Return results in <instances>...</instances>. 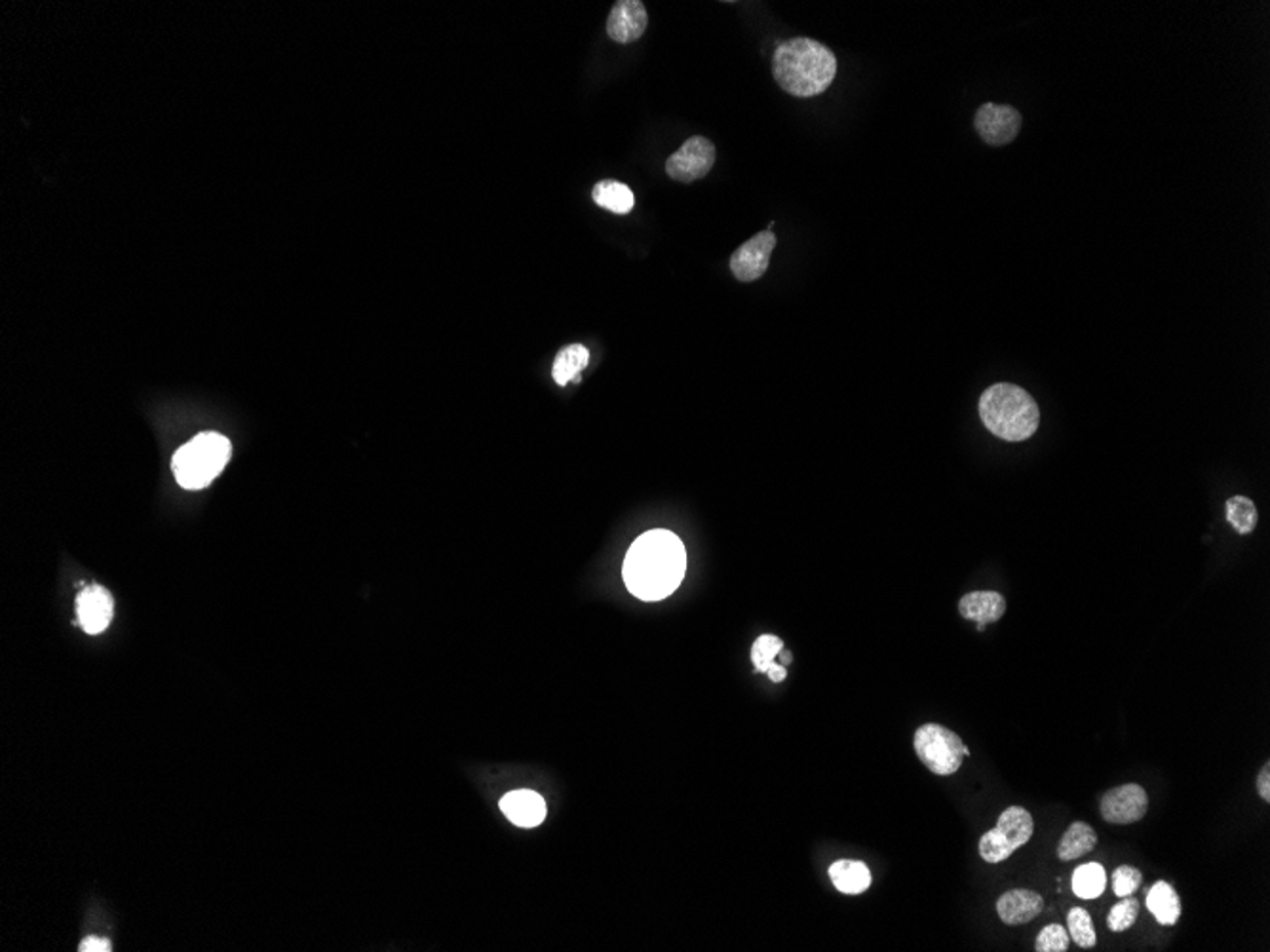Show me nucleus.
<instances>
[{
	"instance_id": "1",
	"label": "nucleus",
	"mask_w": 1270,
	"mask_h": 952,
	"mask_svg": "<svg viewBox=\"0 0 1270 952\" xmlns=\"http://www.w3.org/2000/svg\"><path fill=\"white\" fill-rule=\"evenodd\" d=\"M687 554L681 538L666 528H655L630 546L622 578L626 588L641 601L666 599L685 578Z\"/></svg>"
},
{
	"instance_id": "2",
	"label": "nucleus",
	"mask_w": 1270,
	"mask_h": 952,
	"mask_svg": "<svg viewBox=\"0 0 1270 952\" xmlns=\"http://www.w3.org/2000/svg\"><path fill=\"white\" fill-rule=\"evenodd\" d=\"M836 74V54L814 38H792L774 50L772 76L794 98H816L824 94Z\"/></svg>"
},
{
	"instance_id": "3",
	"label": "nucleus",
	"mask_w": 1270,
	"mask_h": 952,
	"mask_svg": "<svg viewBox=\"0 0 1270 952\" xmlns=\"http://www.w3.org/2000/svg\"><path fill=\"white\" fill-rule=\"evenodd\" d=\"M979 419L983 427L1004 441H1025L1040 425L1035 399L1021 386L993 385L979 397Z\"/></svg>"
},
{
	"instance_id": "4",
	"label": "nucleus",
	"mask_w": 1270,
	"mask_h": 952,
	"mask_svg": "<svg viewBox=\"0 0 1270 952\" xmlns=\"http://www.w3.org/2000/svg\"><path fill=\"white\" fill-rule=\"evenodd\" d=\"M231 459V441L215 431H204L179 447L173 455V474L181 487L199 491L207 487Z\"/></svg>"
},
{
	"instance_id": "5",
	"label": "nucleus",
	"mask_w": 1270,
	"mask_h": 952,
	"mask_svg": "<svg viewBox=\"0 0 1270 952\" xmlns=\"http://www.w3.org/2000/svg\"><path fill=\"white\" fill-rule=\"evenodd\" d=\"M913 746L919 760L936 776H953L963 766L965 756L970 755L959 734L936 723L919 726Z\"/></svg>"
},
{
	"instance_id": "6",
	"label": "nucleus",
	"mask_w": 1270,
	"mask_h": 952,
	"mask_svg": "<svg viewBox=\"0 0 1270 952\" xmlns=\"http://www.w3.org/2000/svg\"><path fill=\"white\" fill-rule=\"evenodd\" d=\"M1033 833L1035 821L1031 812L1021 806H1010L999 816L997 825L979 839V855L987 863L1006 861L1031 840Z\"/></svg>"
},
{
	"instance_id": "7",
	"label": "nucleus",
	"mask_w": 1270,
	"mask_h": 952,
	"mask_svg": "<svg viewBox=\"0 0 1270 952\" xmlns=\"http://www.w3.org/2000/svg\"><path fill=\"white\" fill-rule=\"evenodd\" d=\"M715 164V145L703 135L687 139L666 160V173L673 181L695 183L705 177Z\"/></svg>"
},
{
	"instance_id": "8",
	"label": "nucleus",
	"mask_w": 1270,
	"mask_h": 952,
	"mask_svg": "<svg viewBox=\"0 0 1270 952\" xmlns=\"http://www.w3.org/2000/svg\"><path fill=\"white\" fill-rule=\"evenodd\" d=\"M974 126L987 145L1004 147L1012 143L1021 130V114L1010 105L985 103L977 109Z\"/></svg>"
},
{
	"instance_id": "9",
	"label": "nucleus",
	"mask_w": 1270,
	"mask_h": 952,
	"mask_svg": "<svg viewBox=\"0 0 1270 952\" xmlns=\"http://www.w3.org/2000/svg\"><path fill=\"white\" fill-rule=\"evenodd\" d=\"M776 248V234L772 230L757 232L753 238L736 248L731 255V272L738 282H755L759 280L770 264V255Z\"/></svg>"
},
{
	"instance_id": "10",
	"label": "nucleus",
	"mask_w": 1270,
	"mask_h": 952,
	"mask_svg": "<svg viewBox=\"0 0 1270 952\" xmlns=\"http://www.w3.org/2000/svg\"><path fill=\"white\" fill-rule=\"evenodd\" d=\"M1149 810V794L1137 784H1124L1107 791L1100 802V814L1112 825H1132Z\"/></svg>"
},
{
	"instance_id": "11",
	"label": "nucleus",
	"mask_w": 1270,
	"mask_h": 952,
	"mask_svg": "<svg viewBox=\"0 0 1270 952\" xmlns=\"http://www.w3.org/2000/svg\"><path fill=\"white\" fill-rule=\"evenodd\" d=\"M647 25L649 14L641 0H618L609 14L607 34L618 44H630L643 36Z\"/></svg>"
},
{
	"instance_id": "12",
	"label": "nucleus",
	"mask_w": 1270,
	"mask_h": 952,
	"mask_svg": "<svg viewBox=\"0 0 1270 952\" xmlns=\"http://www.w3.org/2000/svg\"><path fill=\"white\" fill-rule=\"evenodd\" d=\"M113 611H114L113 597L101 586H90L80 591L76 599L78 624L82 625L84 631L90 635H98L107 629V625L113 620Z\"/></svg>"
},
{
	"instance_id": "13",
	"label": "nucleus",
	"mask_w": 1270,
	"mask_h": 952,
	"mask_svg": "<svg viewBox=\"0 0 1270 952\" xmlns=\"http://www.w3.org/2000/svg\"><path fill=\"white\" fill-rule=\"evenodd\" d=\"M1044 911L1040 893L1025 887L1008 889L997 901V915L1006 926H1021L1036 919Z\"/></svg>"
},
{
	"instance_id": "14",
	"label": "nucleus",
	"mask_w": 1270,
	"mask_h": 952,
	"mask_svg": "<svg viewBox=\"0 0 1270 952\" xmlns=\"http://www.w3.org/2000/svg\"><path fill=\"white\" fill-rule=\"evenodd\" d=\"M502 814L518 827L531 829L540 825L546 818L544 798L529 789L512 791L501 800Z\"/></svg>"
},
{
	"instance_id": "15",
	"label": "nucleus",
	"mask_w": 1270,
	"mask_h": 952,
	"mask_svg": "<svg viewBox=\"0 0 1270 952\" xmlns=\"http://www.w3.org/2000/svg\"><path fill=\"white\" fill-rule=\"evenodd\" d=\"M959 612L965 620L977 622V629L981 631L985 625L1003 618L1006 599L997 591H972L961 599Z\"/></svg>"
},
{
	"instance_id": "16",
	"label": "nucleus",
	"mask_w": 1270,
	"mask_h": 952,
	"mask_svg": "<svg viewBox=\"0 0 1270 952\" xmlns=\"http://www.w3.org/2000/svg\"><path fill=\"white\" fill-rule=\"evenodd\" d=\"M830 879L834 886L848 893V895H858L864 893L871 886V873L868 865L864 861H854V859H839L830 867Z\"/></svg>"
},
{
	"instance_id": "17",
	"label": "nucleus",
	"mask_w": 1270,
	"mask_h": 952,
	"mask_svg": "<svg viewBox=\"0 0 1270 952\" xmlns=\"http://www.w3.org/2000/svg\"><path fill=\"white\" fill-rule=\"evenodd\" d=\"M1147 909L1160 926H1173L1181 917V899L1175 887L1160 881L1147 893Z\"/></svg>"
},
{
	"instance_id": "18",
	"label": "nucleus",
	"mask_w": 1270,
	"mask_h": 952,
	"mask_svg": "<svg viewBox=\"0 0 1270 952\" xmlns=\"http://www.w3.org/2000/svg\"><path fill=\"white\" fill-rule=\"evenodd\" d=\"M588 363L590 352L584 344H568L558 352L552 367V377L560 386H567L572 381L580 383V373L588 367Z\"/></svg>"
},
{
	"instance_id": "19",
	"label": "nucleus",
	"mask_w": 1270,
	"mask_h": 952,
	"mask_svg": "<svg viewBox=\"0 0 1270 952\" xmlns=\"http://www.w3.org/2000/svg\"><path fill=\"white\" fill-rule=\"evenodd\" d=\"M1098 846V835L1094 827L1084 821H1074L1062 837L1058 844V857L1062 861H1072L1082 855L1090 854Z\"/></svg>"
},
{
	"instance_id": "20",
	"label": "nucleus",
	"mask_w": 1270,
	"mask_h": 952,
	"mask_svg": "<svg viewBox=\"0 0 1270 952\" xmlns=\"http://www.w3.org/2000/svg\"><path fill=\"white\" fill-rule=\"evenodd\" d=\"M594 202L616 215H626L634 209L635 197L632 189L620 181L603 179L592 189Z\"/></svg>"
},
{
	"instance_id": "21",
	"label": "nucleus",
	"mask_w": 1270,
	"mask_h": 952,
	"mask_svg": "<svg viewBox=\"0 0 1270 952\" xmlns=\"http://www.w3.org/2000/svg\"><path fill=\"white\" fill-rule=\"evenodd\" d=\"M1107 884V875H1105L1104 865L1100 863H1084L1074 869L1072 873V891L1080 899H1096L1105 891Z\"/></svg>"
},
{
	"instance_id": "22",
	"label": "nucleus",
	"mask_w": 1270,
	"mask_h": 952,
	"mask_svg": "<svg viewBox=\"0 0 1270 952\" xmlns=\"http://www.w3.org/2000/svg\"><path fill=\"white\" fill-rule=\"evenodd\" d=\"M1225 512H1227L1229 523L1235 526L1238 534H1249V532L1255 530V526H1257V508L1249 498H1246V496L1229 498V502L1225 506Z\"/></svg>"
},
{
	"instance_id": "23",
	"label": "nucleus",
	"mask_w": 1270,
	"mask_h": 952,
	"mask_svg": "<svg viewBox=\"0 0 1270 952\" xmlns=\"http://www.w3.org/2000/svg\"><path fill=\"white\" fill-rule=\"evenodd\" d=\"M1067 926H1069V937L1080 947V949H1094L1098 943L1096 937V928L1092 917L1086 909L1082 907H1072L1067 915Z\"/></svg>"
},
{
	"instance_id": "24",
	"label": "nucleus",
	"mask_w": 1270,
	"mask_h": 952,
	"mask_svg": "<svg viewBox=\"0 0 1270 952\" xmlns=\"http://www.w3.org/2000/svg\"><path fill=\"white\" fill-rule=\"evenodd\" d=\"M784 649V643L776 635H761L753 647H751V661L755 665V671L759 673H769L770 667L776 663V657Z\"/></svg>"
},
{
	"instance_id": "25",
	"label": "nucleus",
	"mask_w": 1270,
	"mask_h": 952,
	"mask_svg": "<svg viewBox=\"0 0 1270 952\" xmlns=\"http://www.w3.org/2000/svg\"><path fill=\"white\" fill-rule=\"evenodd\" d=\"M1139 917V903L1134 897H1120V903H1116L1109 915H1107V926L1111 931L1120 933L1130 929L1136 924Z\"/></svg>"
},
{
	"instance_id": "26",
	"label": "nucleus",
	"mask_w": 1270,
	"mask_h": 952,
	"mask_svg": "<svg viewBox=\"0 0 1270 952\" xmlns=\"http://www.w3.org/2000/svg\"><path fill=\"white\" fill-rule=\"evenodd\" d=\"M1069 931L1060 926V924H1050L1042 928L1035 941L1036 952H1067L1069 951Z\"/></svg>"
},
{
	"instance_id": "27",
	"label": "nucleus",
	"mask_w": 1270,
	"mask_h": 952,
	"mask_svg": "<svg viewBox=\"0 0 1270 952\" xmlns=\"http://www.w3.org/2000/svg\"><path fill=\"white\" fill-rule=\"evenodd\" d=\"M1141 883H1143V875H1141V871L1136 869V867L1120 865V867L1112 873V891H1114L1118 897H1128V895H1132L1134 891L1139 889Z\"/></svg>"
},
{
	"instance_id": "28",
	"label": "nucleus",
	"mask_w": 1270,
	"mask_h": 952,
	"mask_svg": "<svg viewBox=\"0 0 1270 952\" xmlns=\"http://www.w3.org/2000/svg\"><path fill=\"white\" fill-rule=\"evenodd\" d=\"M1257 793L1265 802H1270V762L1263 764L1257 776Z\"/></svg>"
},
{
	"instance_id": "29",
	"label": "nucleus",
	"mask_w": 1270,
	"mask_h": 952,
	"mask_svg": "<svg viewBox=\"0 0 1270 952\" xmlns=\"http://www.w3.org/2000/svg\"><path fill=\"white\" fill-rule=\"evenodd\" d=\"M78 951L109 952L111 951V943H109L107 939H103V937H86V939L80 943V949H78Z\"/></svg>"
},
{
	"instance_id": "30",
	"label": "nucleus",
	"mask_w": 1270,
	"mask_h": 952,
	"mask_svg": "<svg viewBox=\"0 0 1270 952\" xmlns=\"http://www.w3.org/2000/svg\"><path fill=\"white\" fill-rule=\"evenodd\" d=\"M786 677H788V673H786V665H782V663H774V665L770 667L769 679L772 683H782Z\"/></svg>"
},
{
	"instance_id": "31",
	"label": "nucleus",
	"mask_w": 1270,
	"mask_h": 952,
	"mask_svg": "<svg viewBox=\"0 0 1270 952\" xmlns=\"http://www.w3.org/2000/svg\"><path fill=\"white\" fill-rule=\"evenodd\" d=\"M792 657H792V653H786V651H784V649H782V651H780V661H782V665H790V663H792V661H794V659H792Z\"/></svg>"
}]
</instances>
